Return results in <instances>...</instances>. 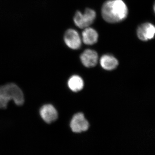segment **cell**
<instances>
[{"label":"cell","mask_w":155,"mask_h":155,"mask_svg":"<svg viewBox=\"0 0 155 155\" xmlns=\"http://www.w3.org/2000/svg\"><path fill=\"white\" fill-rule=\"evenodd\" d=\"M102 15L109 23H117L123 21L128 15V9L122 0H109L103 5Z\"/></svg>","instance_id":"1"},{"label":"cell","mask_w":155,"mask_h":155,"mask_svg":"<svg viewBox=\"0 0 155 155\" xmlns=\"http://www.w3.org/2000/svg\"><path fill=\"white\" fill-rule=\"evenodd\" d=\"M80 59L84 66L87 68H91L96 66L98 60V56L95 51L87 49L81 54Z\"/></svg>","instance_id":"8"},{"label":"cell","mask_w":155,"mask_h":155,"mask_svg":"<svg viewBox=\"0 0 155 155\" xmlns=\"http://www.w3.org/2000/svg\"><path fill=\"white\" fill-rule=\"evenodd\" d=\"M96 17V14L94 11L92 9L87 8L84 13L82 14L80 11H77L74 17V22L75 25L81 28L88 27L94 21Z\"/></svg>","instance_id":"3"},{"label":"cell","mask_w":155,"mask_h":155,"mask_svg":"<svg viewBox=\"0 0 155 155\" xmlns=\"http://www.w3.org/2000/svg\"><path fill=\"white\" fill-rule=\"evenodd\" d=\"M70 126L73 132L79 133L88 130L89 124L82 113H78L73 116Z\"/></svg>","instance_id":"4"},{"label":"cell","mask_w":155,"mask_h":155,"mask_svg":"<svg viewBox=\"0 0 155 155\" xmlns=\"http://www.w3.org/2000/svg\"><path fill=\"white\" fill-rule=\"evenodd\" d=\"M40 115L45 122L48 124L55 121L58 118V113L54 107L51 104L43 106L40 110Z\"/></svg>","instance_id":"7"},{"label":"cell","mask_w":155,"mask_h":155,"mask_svg":"<svg viewBox=\"0 0 155 155\" xmlns=\"http://www.w3.org/2000/svg\"><path fill=\"white\" fill-rule=\"evenodd\" d=\"M84 43L87 45H93L97 41L98 35L96 31L91 28H85L82 33Z\"/></svg>","instance_id":"9"},{"label":"cell","mask_w":155,"mask_h":155,"mask_svg":"<svg viewBox=\"0 0 155 155\" xmlns=\"http://www.w3.org/2000/svg\"><path fill=\"white\" fill-rule=\"evenodd\" d=\"M100 64L103 69L110 71L116 69L119 62L116 58L110 55H104L101 58Z\"/></svg>","instance_id":"10"},{"label":"cell","mask_w":155,"mask_h":155,"mask_svg":"<svg viewBox=\"0 0 155 155\" xmlns=\"http://www.w3.org/2000/svg\"><path fill=\"white\" fill-rule=\"evenodd\" d=\"M0 94L10 101L13 100L16 105H22L24 102L23 92L19 87L14 83H10L0 86Z\"/></svg>","instance_id":"2"},{"label":"cell","mask_w":155,"mask_h":155,"mask_svg":"<svg viewBox=\"0 0 155 155\" xmlns=\"http://www.w3.org/2000/svg\"><path fill=\"white\" fill-rule=\"evenodd\" d=\"M68 85L71 91L74 92H77L83 88V79L78 75H73L68 81Z\"/></svg>","instance_id":"11"},{"label":"cell","mask_w":155,"mask_h":155,"mask_svg":"<svg viewBox=\"0 0 155 155\" xmlns=\"http://www.w3.org/2000/svg\"><path fill=\"white\" fill-rule=\"evenodd\" d=\"M155 33L154 25L149 22L141 24L137 28V36L140 39L143 41L151 40L154 37Z\"/></svg>","instance_id":"6"},{"label":"cell","mask_w":155,"mask_h":155,"mask_svg":"<svg viewBox=\"0 0 155 155\" xmlns=\"http://www.w3.org/2000/svg\"><path fill=\"white\" fill-rule=\"evenodd\" d=\"M64 40L67 46L72 49H78L81 46L80 37L78 32L74 29H69L66 31Z\"/></svg>","instance_id":"5"},{"label":"cell","mask_w":155,"mask_h":155,"mask_svg":"<svg viewBox=\"0 0 155 155\" xmlns=\"http://www.w3.org/2000/svg\"><path fill=\"white\" fill-rule=\"evenodd\" d=\"M10 100L5 96L0 94V109H5L7 108Z\"/></svg>","instance_id":"12"}]
</instances>
